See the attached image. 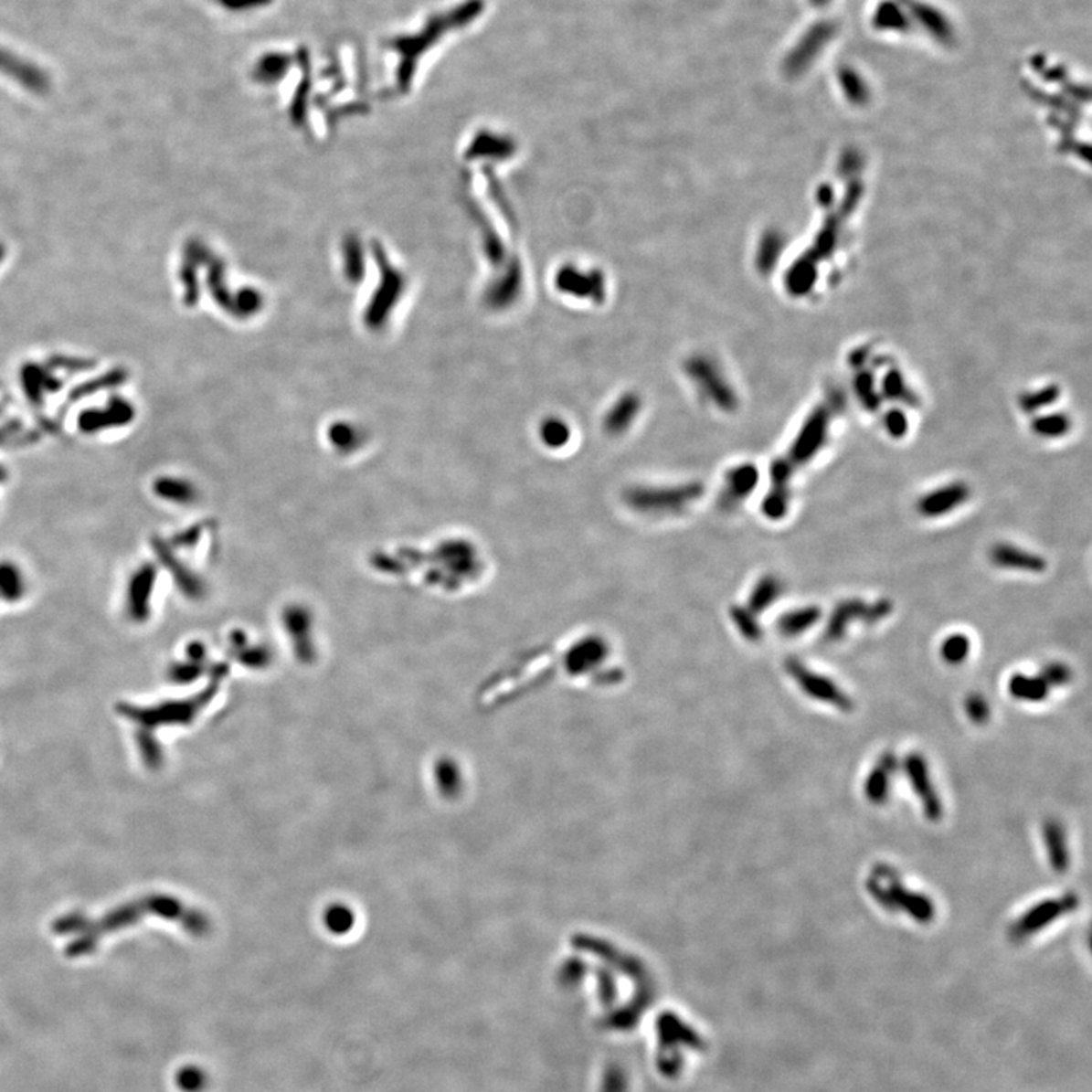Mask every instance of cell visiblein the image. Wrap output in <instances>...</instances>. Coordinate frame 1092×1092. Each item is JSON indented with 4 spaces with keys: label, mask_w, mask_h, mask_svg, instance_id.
<instances>
[{
    "label": "cell",
    "mask_w": 1092,
    "mask_h": 1092,
    "mask_svg": "<svg viewBox=\"0 0 1092 1092\" xmlns=\"http://www.w3.org/2000/svg\"><path fill=\"white\" fill-rule=\"evenodd\" d=\"M866 891L889 914L905 912L919 924L932 923L937 917L933 901L924 894L907 889L905 883L901 882L900 874L892 866L883 864L874 866L873 873L866 880Z\"/></svg>",
    "instance_id": "cell-1"
},
{
    "label": "cell",
    "mask_w": 1092,
    "mask_h": 1092,
    "mask_svg": "<svg viewBox=\"0 0 1092 1092\" xmlns=\"http://www.w3.org/2000/svg\"><path fill=\"white\" fill-rule=\"evenodd\" d=\"M1077 907H1079V898L1071 892L1057 896V898L1041 901L1013 921L1012 926L1009 928V938L1013 942H1024L1025 939L1034 937L1036 933L1047 928L1057 919L1075 912Z\"/></svg>",
    "instance_id": "cell-2"
},
{
    "label": "cell",
    "mask_w": 1092,
    "mask_h": 1092,
    "mask_svg": "<svg viewBox=\"0 0 1092 1092\" xmlns=\"http://www.w3.org/2000/svg\"><path fill=\"white\" fill-rule=\"evenodd\" d=\"M786 671L794 678L807 696L811 700L820 701L822 705H829L841 712H852L854 709L852 696H848L841 687L830 677L815 673L807 668L799 659H788Z\"/></svg>",
    "instance_id": "cell-3"
},
{
    "label": "cell",
    "mask_w": 1092,
    "mask_h": 1092,
    "mask_svg": "<svg viewBox=\"0 0 1092 1092\" xmlns=\"http://www.w3.org/2000/svg\"><path fill=\"white\" fill-rule=\"evenodd\" d=\"M155 580L156 567L152 563H143L131 574L125 597V611L131 622L144 624L149 620Z\"/></svg>",
    "instance_id": "cell-4"
},
{
    "label": "cell",
    "mask_w": 1092,
    "mask_h": 1092,
    "mask_svg": "<svg viewBox=\"0 0 1092 1092\" xmlns=\"http://www.w3.org/2000/svg\"><path fill=\"white\" fill-rule=\"evenodd\" d=\"M905 771L910 785L914 788L915 794L923 806L926 818L933 822L941 820L944 809H942L941 799L938 795L937 788L933 786L928 760L921 754L910 753L905 758Z\"/></svg>",
    "instance_id": "cell-5"
},
{
    "label": "cell",
    "mask_w": 1092,
    "mask_h": 1092,
    "mask_svg": "<svg viewBox=\"0 0 1092 1092\" xmlns=\"http://www.w3.org/2000/svg\"><path fill=\"white\" fill-rule=\"evenodd\" d=\"M827 433L829 413L822 408L813 411L790 448V461L792 466H802L815 459L827 441Z\"/></svg>",
    "instance_id": "cell-6"
},
{
    "label": "cell",
    "mask_w": 1092,
    "mask_h": 1092,
    "mask_svg": "<svg viewBox=\"0 0 1092 1092\" xmlns=\"http://www.w3.org/2000/svg\"><path fill=\"white\" fill-rule=\"evenodd\" d=\"M971 491L967 482H949L937 491L928 492L917 503V510L924 517H941L953 512L970 500Z\"/></svg>",
    "instance_id": "cell-7"
},
{
    "label": "cell",
    "mask_w": 1092,
    "mask_h": 1092,
    "mask_svg": "<svg viewBox=\"0 0 1092 1092\" xmlns=\"http://www.w3.org/2000/svg\"><path fill=\"white\" fill-rule=\"evenodd\" d=\"M134 419V408L125 399L114 401L103 410H87L80 416L78 427L84 434L101 433L103 429L126 427Z\"/></svg>",
    "instance_id": "cell-8"
},
{
    "label": "cell",
    "mask_w": 1092,
    "mask_h": 1092,
    "mask_svg": "<svg viewBox=\"0 0 1092 1092\" xmlns=\"http://www.w3.org/2000/svg\"><path fill=\"white\" fill-rule=\"evenodd\" d=\"M990 558L995 567H1003V569H1017V571L1034 572V574H1041L1047 569V560L1043 556L1030 553V551L1018 548L1015 545L1006 544V542L994 545L991 548Z\"/></svg>",
    "instance_id": "cell-9"
},
{
    "label": "cell",
    "mask_w": 1092,
    "mask_h": 1092,
    "mask_svg": "<svg viewBox=\"0 0 1092 1092\" xmlns=\"http://www.w3.org/2000/svg\"><path fill=\"white\" fill-rule=\"evenodd\" d=\"M896 769H898V760L892 751H886L878 758L877 763L874 765L870 774L866 777L865 785H864L866 800L871 804L882 806L887 801L889 790H891L892 776L896 774Z\"/></svg>",
    "instance_id": "cell-10"
},
{
    "label": "cell",
    "mask_w": 1092,
    "mask_h": 1092,
    "mask_svg": "<svg viewBox=\"0 0 1092 1092\" xmlns=\"http://www.w3.org/2000/svg\"><path fill=\"white\" fill-rule=\"evenodd\" d=\"M772 489L763 503V512L771 519H780L788 513L790 505V482L792 477V463L790 460H776L771 471Z\"/></svg>",
    "instance_id": "cell-11"
},
{
    "label": "cell",
    "mask_w": 1092,
    "mask_h": 1092,
    "mask_svg": "<svg viewBox=\"0 0 1092 1092\" xmlns=\"http://www.w3.org/2000/svg\"><path fill=\"white\" fill-rule=\"evenodd\" d=\"M866 606H868V602L862 601L861 598H848V599L838 602L834 606L833 611L830 613L829 622L825 627V639L829 642H838L841 639L845 638L850 625L854 624L857 620L864 622Z\"/></svg>",
    "instance_id": "cell-12"
},
{
    "label": "cell",
    "mask_w": 1092,
    "mask_h": 1092,
    "mask_svg": "<svg viewBox=\"0 0 1092 1092\" xmlns=\"http://www.w3.org/2000/svg\"><path fill=\"white\" fill-rule=\"evenodd\" d=\"M1043 836L1053 871L1065 873L1070 868V848L1064 825L1057 820L1045 821V824L1043 825Z\"/></svg>",
    "instance_id": "cell-13"
},
{
    "label": "cell",
    "mask_w": 1092,
    "mask_h": 1092,
    "mask_svg": "<svg viewBox=\"0 0 1092 1092\" xmlns=\"http://www.w3.org/2000/svg\"><path fill=\"white\" fill-rule=\"evenodd\" d=\"M1050 689L1041 675H1027V673H1013L1009 678L1008 691L1015 700L1024 703H1043L1050 695Z\"/></svg>",
    "instance_id": "cell-14"
},
{
    "label": "cell",
    "mask_w": 1092,
    "mask_h": 1092,
    "mask_svg": "<svg viewBox=\"0 0 1092 1092\" xmlns=\"http://www.w3.org/2000/svg\"><path fill=\"white\" fill-rule=\"evenodd\" d=\"M27 578L17 563L0 560V599L18 602L27 595Z\"/></svg>",
    "instance_id": "cell-15"
},
{
    "label": "cell",
    "mask_w": 1092,
    "mask_h": 1092,
    "mask_svg": "<svg viewBox=\"0 0 1092 1092\" xmlns=\"http://www.w3.org/2000/svg\"><path fill=\"white\" fill-rule=\"evenodd\" d=\"M821 618H822V610H821L820 607H801V609L788 611L786 615L781 616L780 622H779V629L788 638H797L800 634L806 633L807 630L815 627L820 622Z\"/></svg>",
    "instance_id": "cell-16"
},
{
    "label": "cell",
    "mask_w": 1092,
    "mask_h": 1092,
    "mask_svg": "<svg viewBox=\"0 0 1092 1092\" xmlns=\"http://www.w3.org/2000/svg\"><path fill=\"white\" fill-rule=\"evenodd\" d=\"M970 652H971V641H970L967 634H949V638L942 641V660L946 663L951 664V666L963 663L968 659Z\"/></svg>",
    "instance_id": "cell-17"
},
{
    "label": "cell",
    "mask_w": 1092,
    "mask_h": 1092,
    "mask_svg": "<svg viewBox=\"0 0 1092 1092\" xmlns=\"http://www.w3.org/2000/svg\"><path fill=\"white\" fill-rule=\"evenodd\" d=\"M1032 429L1043 439H1057L1070 431V419L1064 415L1041 416L1034 420Z\"/></svg>",
    "instance_id": "cell-18"
},
{
    "label": "cell",
    "mask_w": 1092,
    "mask_h": 1092,
    "mask_svg": "<svg viewBox=\"0 0 1092 1092\" xmlns=\"http://www.w3.org/2000/svg\"><path fill=\"white\" fill-rule=\"evenodd\" d=\"M154 492L163 500L174 503H186L190 500V487L181 480L175 478H160L154 482Z\"/></svg>",
    "instance_id": "cell-19"
},
{
    "label": "cell",
    "mask_w": 1092,
    "mask_h": 1092,
    "mask_svg": "<svg viewBox=\"0 0 1092 1092\" xmlns=\"http://www.w3.org/2000/svg\"><path fill=\"white\" fill-rule=\"evenodd\" d=\"M780 595V583L774 577H765L754 590L751 604L754 610L762 611L771 606Z\"/></svg>",
    "instance_id": "cell-20"
},
{
    "label": "cell",
    "mask_w": 1092,
    "mask_h": 1092,
    "mask_svg": "<svg viewBox=\"0 0 1092 1092\" xmlns=\"http://www.w3.org/2000/svg\"><path fill=\"white\" fill-rule=\"evenodd\" d=\"M965 712L974 724H986L991 718L990 703L981 694H970L965 700Z\"/></svg>",
    "instance_id": "cell-21"
},
{
    "label": "cell",
    "mask_w": 1092,
    "mask_h": 1092,
    "mask_svg": "<svg viewBox=\"0 0 1092 1092\" xmlns=\"http://www.w3.org/2000/svg\"><path fill=\"white\" fill-rule=\"evenodd\" d=\"M1039 675L1045 680V683L1050 687L1065 686V684L1071 682V678H1073L1071 669L1065 663H1061V662H1050V663L1045 664L1041 669Z\"/></svg>",
    "instance_id": "cell-22"
},
{
    "label": "cell",
    "mask_w": 1092,
    "mask_h": 1092,
    "mask_svg": "<svg viewBox=\"0 0 1092 1092\" xmlns=\"http://www.w3.org/2000/svg\"><path fill=\"white\" fill-rule=\"evenodd\" d=\"M892 610H894V606H892L891 599H887V598H880V599L871 602V604L868 602L864 624H878L880 620H886L887 616L891 615Z\"/></svg>",
    "instance_id": "cell-23"
},
{
    "label": "cell",
    "mask_w": 1092,
    "mask_h": 1092,
    "mask_svg": "<svg viewBox=\"0 0 1092 1092\" xmlns=\"http://www.w3.org/2000/svg\"><path fill=\"white\" fill-rule=\"evenodd\" d=\"M885 427H886L889 436L894 437V439H903L906 433H907V429H909L907 418L900 410L887 411V415L885 416Z\"/></svg>",
    "instance_id": "cell-24"
},
{
    "label": "cell",
    "mask_w": 1092,
    "mask_h": 1092,
    "mask_svg": "<svg viewBox=\"0 0 1092 1092\" xmlns=\"http://www.w3.org/2000/svg\"><path fill=\"white\" fill-rule=\"evenodd\" d=\"M1057 398V390L1055 388H1045L1043 392L1034 393V395H1027L1023 398L1021 406L1025 411H1034L1041 408V407L1052 404Z\"/></svg>",
    "instance_id": "cell-25"
},
{
    "label": "cell",
    "mask_w": 1092,
    "mask_h": 1092,
    "mask_svg": "<svg viewBox=\"0 0 1092 1092\" xmlns=\"http://www.w3.org/2000/svg\"><path fill=\"white\" fill-rule=\"evenodd\" d=\"M183 1080L186 1088L195 1089V1091H197V1089L201 1088L202 1085L206 1084L204 1075H202L201 1071L197 1070L188 1071L187 1075H184Z\"/></svg>",
    "instance_id": "cell-26"
},
{
    "label": "cell",
    "mask_w": 1092,
    "mask_h": 1092,
    "mask_svg": "<svg viewBox=\"0 0 1092 1092\" xmlns=\"http://www.w3.org/2000/svg\"><path fill=\"white\" fill-rule=\"evenodd\" d=\"M8 477H9L8 471H6V468H5V466H2V464H0V484H4V482H6V480H8Z\"/></svg>",
    "instance_id": "cell-27"
}]
</instances>
